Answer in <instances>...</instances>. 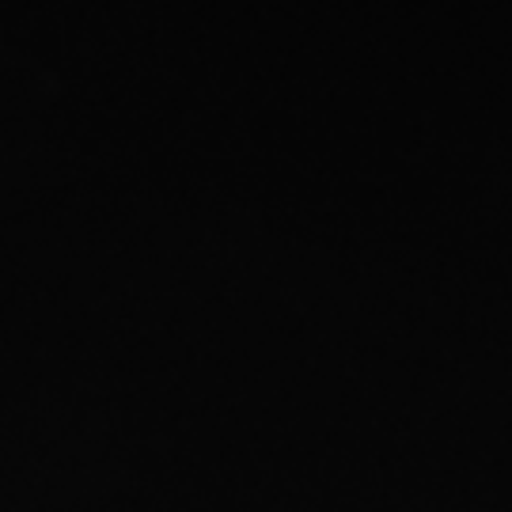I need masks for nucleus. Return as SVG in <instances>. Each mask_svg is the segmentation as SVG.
Returning a JSON list of instances; mask_svg holds the SVG:
<instances>
[]
</instances>
